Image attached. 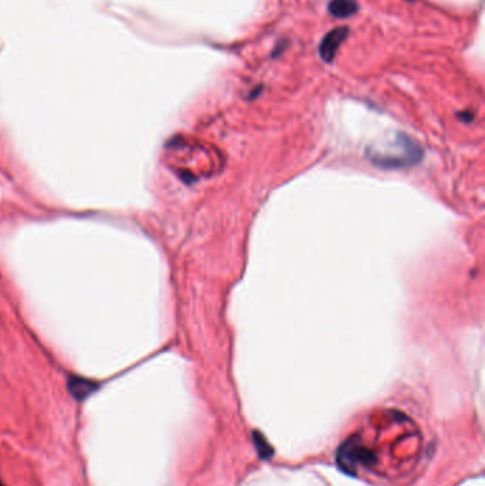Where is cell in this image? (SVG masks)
Returning <instances> with one entry per match:
<instances>
[{
    "instance_id": "obj_1",
    "label": "cell",
    "mask_w": 485,
    "mask_h": 486,
    "mask_svg": "<svg viewBox=\"0 0 485 486\" xmlns=\"http://www.w3.org/2000/svg\"><path fill=\"white\" fill-rule=\"evenodd\" d=\"M420 155L421 150L419 148V145L415 144L413 139L401 137V139L396 142V147L393 150L384 154L373 153L370 155V159L381 166H401L417 162Z\"/></svg>"
},
{
    "instance_id": "obj_2",
    "label": "cell",
    "mask_w": 485,
    "mask_h": 486,
    "mask_svg": "<svg viewBox=\"0 0 485 486\" xmlns=\"http://www.w3.org/2000/svg\"><path fill=\"white\" fill-rule=\"evenodd\" d=\"M348 36H349V29L345 26L336 28L329 33H326L319 46V55L322 60L326 63H332L336 57L339 47H341V44L346 40Z\"/></svg>"
},
{
    "instance_id": "obj_3",
    "label": "cell",
    "mask_w": 485,
    "mask_h": 486,
    "mask_svg": "<svg viewBox=\"0 0 485 486\" xmlns=\"http://www.w3.org/2000/svg\"><path fill=\"white\" fill-rule=\"evenodd\" d=\"M327 9L336 19H348L357 13L359 5L356 0H332Z\"/></svg>"
},
{
    "instance_id": "obj_4",
    "label": "cell",
    "mask_w": 485,
    "mask_h": 486,
    "mask_svg": "<svg viewBox=\"0 0 485 486\" xmlns=\"http://www.w3.org/2000/svg\"><path fill=\"white\" fill-rule=\"evenodd\" d=\"M68 390L73 396H75V398L84 400L87 396H90L94 391V388L90 381H86L82 378H73L68 382Z\"/></svg>"
},
{
    "instance_id": "obj_5",
    "label": "cell",
    "mask_w": 485,
    "mask_h": 486,
    "mask_svg": "<svg viewBox=\"0 0 485 486\" xmlns=\"http://www.w3.org/2000/svg\"><path fill=\"white\" fill-rule=\"evenodd\" d=\"M0 486H5V483L2 480H0Z\"/></svg>"
},
{
    "instance_id": "obj_6",
    "label": "cell",
    "mask_w": 485,
    "mask_h": 486,
    "mask_svg": "<svg viewBox=\"0 0 485 486\" xmlns=\"http://www.w3.org/2000/svg\"><path fill=\"white\" fill-rule=\"evenodd\" d=\"M407 2H416V0H407Z\"/></svg>"
}]
</instances>
